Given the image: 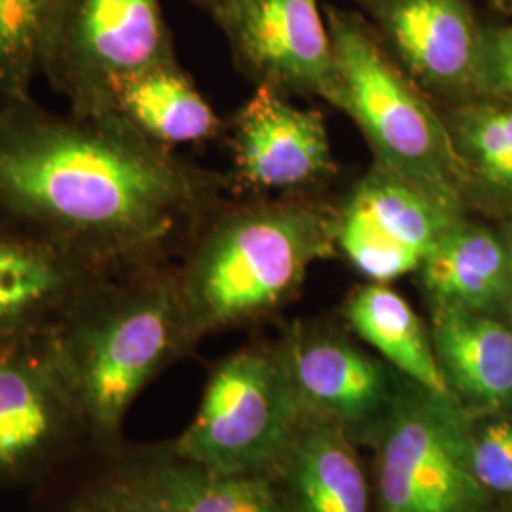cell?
Masks as SVG:
<instances>
[{
	"mask_svg": "<svg viewBox=\"0 0 512 512\" xmlns=\"http://www.w3.org/2000/svg\"><path fill=\"white\" fill-rule=\"evenodd\" d=\"M198 200L194 173L116 114L0 105V220L101 270L148 255Z\"/></svg>",
	"mask_w": 512,
	"mask_h": 512,
	"instance_id": "6da1fadb",
	"label": "cell"
},
{
	"mask_svg": "<svg viewBox=\"0 0 512 512\" xmlns=\"http://www.w3.org/2000/svg\"><path fill=\"white\" fill-rule=\"evenodd\" d=\"M99 281L74 300L50 338L69 401L109 437L186 334L177 283L152 277L109 289Z\"/></svg>",
	"mask_w": 512,
	"mask_h": 512,
	"instance_id": "7a4b0ae2",
	"label": "cell"
},
{
	"mask_svg": "<svg viewBox=\"0 0 512 512\" xmlns=\"http://www.w3.org/2000/svg\"><path fill=\"white\" fill-rule=\"evenodd\" d=\"M332 80L325 101L363 131L380 169L459 217L469 171L452 131L357 14L327 10Z\"/></svg>",
	"mask_w": 512,
	"mask_h": 512,
	"instance_id": "3957f363",
	"label": "cell"
},
{
	"mask_svg": "<svg viewBox=\"0 0 512 512\" xmlns=\"http://www.w3.org/2000/svg\"><path fill=\"white\" fill-rule=\"evenodd\" d=\"M336 220L300 203L251 207L217 220L179 281L184 334L196 336L270 310L311 264L332 253Z\"/></svg>",
	"mask_w": 512,
	"mask_h": 512,
	"instance_id": "277c9868",
	"label": "cell"
},
{
	"mask_svg": "<svg viewBox=\"0 0 512 512\" xmlns=\"http://www.w3.org/2000/svg\"><path fill=\"white\" fill-rule=\"evenodd\" d=\"M302 404L281 357L239 351L211 374L175 454L215 473L260 475L291 448Z\"/></svg>",
	"mask_w": 512,
	"mask_h": 512,
	"instance_id": "5b68a950",
	"label": "cell"
},
{
	"mask_svg": "<svg viewBox=\"0 0 512 512\" xmlns=\"http://www.w3.org/2000/svg\"><path fill=\"white\" fill-rule=\"evenodd\" d=\"M169 59L160 0H67L42 74L74 114L110 116L126 80Z\"/></svg>",
	"mask_w": 512,
	"mask_h": 512,
	"instance_id": "8992f818",
	"label": "cell"
},
{
	"mask_svg": "<svg viewBox=\"0 0 512 512\" xmlns=\"http://www.w3.org/2000/svg\"><path fill=\"white\" fill-rule=\"evenodd\" d=\"M384 512H469L480 484L452 397L425 389L395 408L378 465Z\"/></svg>",
	"mask_w": 512,
	"mask_h": 512,
	"instance_id": "52a82bcc",
	"label": "cell"
},
{
	"mask_svg": "<svg viewBox=\"0 0 512 512\" xmlns=\"http://www.w3.org/2000/svg\"><path fill=\"white\" fill-rule=\"evenodd\" d=\"M459 217L380 167L351 192L336 241L366 277L387 283L420 270Z\"/></svg>",
	"mask_w": 512,
	"mask_h": 512,
	"instance_id": "ba28073f",
	"label": "cell"
},
{
	"mask_svg": "<svg viewBox=\"0 0 512 512\" xmlns=\"http://www.w3.org/2000/svg\"><path fill=\"white\" fill-rule=\"evenodd\" d=\"M213 16L262 84L327 97L332 42L317 0H226Z\"/></svg>",
	"mask_w": 512,
	"mask_h": 512,
	"instance_id": "9c48e42d",
	"label": "cell"
},
{
	"mask_svg": "<svg viewBox=\"0 0 512 512\" xmlns=\"http://www.w3.org/2000/svg\"><path fill=\"white\" fill-rule=\"evenodd\" d=\"M410 73L429 88L459 93L478 86L484 37L467 0H365Z\"/></svg>",
	"mask_w": 512,
	"mask_h": 512,
	"instance_id": "30bf717a",
	"label": "cell"
},
{
	"mask_svg": "<svg viewBox=\"0 0 512 512\" xmlns=\"http://www.w3.org/2000/svg\"><path fill=\"white\" fill-rule=\"evenodd\" d=\"M234 154L239 177L256 188L311 183L334 169L323 116L285 101L270 84L239 112Z\"/></svg>",
	"mask_w": 512,
	"mask_h": 512,
	"instance_id": "8fae6325",
	"label": "cell"
},
{
	"mask_svg": "<svg viewBox=\"0 0 512 512\" xmlns=\"http://www.w3.org/2000/svg\"><path fill=\"white\" fill-rule=\"evenodd\" d=\"M107 274L54 243L0 220V332H14L44 311L71 306Z\"/></svg>",
	"mask_w": 512,
	"mask_h": 512,
	"instance_id": "7c38bea8",
	"label": "cell"
},
{
	"mask_svg": "<svg viewBox=\"0 0 512 512\" xmlns=\"http://www.w3.org/2000/svg\"><path fill=\"white\" fill-rule=\"evenodd\" d=\"M69 401L50 334L0 349V467L31 458L52 437L57 403Z\"/></svg>",
	"mask_w": 512,
	"mask_h": 512,
	"instance_id": "4fadbf2b",
	"label": "cell"
},
{
	"mask_svg": "<svg viewBox=\"0 0 512 512\" xmlns=\"http://www.w3.org/2000/svg\"><path fill=\"white\" fill-rule=\"evenodd\" d=\"M302 399L323 418L363 423L387 401L384 368L334 338H300L281 357Z\"/></svg>",
	"mask_w": 512,
	"mask_h": 512,
	"instance_id": "5bb4252c",
	"label": "cell"
},
{
	"mask_svg": "<svg viewBox=\"0 0 512 512\" xmlns=\"http://www.w3.org/2000/svg\"><path fill=\"white\" fill-rule=\"evenodd\" d=\"M433 348L450 391L486 408L512 404V330L484 311L435 306Z\"/></svg>",
	"mask_w": 512,
	"mask_h": 512,
	"instance_id": "9a60e30c",
	"label": "cell"
},
{
	"mask_svg": "<svg viewBox=\"0 0 512 512\" xmlns=\"http://www.w3.org/2000/svg\"><path fill=\"white\" fill-rule=\"evenodd\" d=\"M435 306L486 311L512 289V253L494 232L456 220L421 264Z\"/></svg>",
	"mask_w": 512,
	"mask_h": 512,
	"instance_id": "2e32d148",
	"label": "cell"
},
{
	"mask_svg": "<svg viewBox=\"0 0 512 512\" xmlns=\"http://www.w3.org/2000/svg\"><path fill=\"white\" fill-rule=\"evenodd\" d=\"M112 114L162 147L198 143L219 131L215 110L173 59L126 80L114 93Z\"/></svg>",
	"mask_w": 512,
	"mask_h": 512,
	"instance_id": "e0dca14e",
	"label": "cell"
},
{
	"mask_svg": "<svg viewBox=\"0 0 512 512\" xmlns=\"http://www.w3.org/2000/svg\"><path fill=\"white\" fill-rule=\"evenodd\" d=\"M287 454L300 512H368L365 475L342 423L300 425Z\"/></svg>",
	"mask_w": 512,
	"mask_h": 512,
	"instance_id": "ac0fdd59",
	"label": "cell"
},
{
	"mask_svg": "<svg viewBox=\"0 0 512 512\" xmlns=\"http://www.w3.org/2000/svg\"><path fill=\"white\" fill-rule=\"evenodd\" d=\"M349 325L421 389L452 397L433 340L403 296L382 283L368 285L349 300Z\"/></svg>",
	"mask_w": 512,
	"mask_h": 512,
	"instance_id": "d6986e66",
	"label": "cell"
},
{
	"mask_svg": "<svg viewBox=\"0 0 512 512\" xmlns=\"http://www.w3.org/2000/svg\"><path fill=\"white\" fill-rule=\"evenodd\" d=\"M158 512H289L260 475H226L198 465H160L128 484Z\"/></svg>",
	"mask_w": 512,
	"mask_h": 512,
	"instance_id": "ffe728a7",
	"label": "cell"
},
{
	"mask_svg": "<svg viewBox=\"0 0 512 512\" xmlns=\"http://www.w3.org/2000/svg\"><path fill=\"white\" fill-rule=\"evenodd\" d=\"M67 0H0V105L29 99Z\"/></svg>",
	"mask_w": 512,
	"mask_h": 512,
	"instance_id": "44dd1931",
	"label": "cell"
},
{
	"mask_svg": "<svg viewBox=\"0 0 512 512\" xmlns=\"http://www.w3.org/2000/svg\"><path fill=\"white\" fill-rule=\"evenodd\" d=\"M450 131L469 175L512 192V105H469Z\"/></svg>",
	"mask_w": 512,
	"mask_h": 512,
	"instance_id": "7402d4cb",
	"label": "cell"
},
{
	"mask_svg": "<svg viewBox=\"0 0 512 512\" xmlns=\"http://www.w3.org/2000/svg\"><path fill=\"white\" fill-rule=\"evenodd\" d=\"M471 465L476 482L482 488L511 494L512 492V423L490 425L471 442Z\"/></svg>",
	"mask_w": 512,
	"mask_h": 512,
	"instance_id": "603a6c76",
	"label": "cell"
},
{
	"mask_svg": "<svg viewBox=\"0 0 512 512\" xmlns=\"http://www.w3.org/2000/svg\"><path fill=\"white\" fill-rule=\"evenodd\" d=\"M512 105V27L484 37L478 86Z\"/></svg>",
	"mask_w": 512,
	"mask_h": 512,
	"instance_id": "cb8c5ba5",
	"label": "cell"
},
{
	"mask_svg": "<svg viewBox=\"0 0 512 512\" xmlns=\"http://www.w3.org/2000/svg\"><path fill=\"white\" fill-rule=\"evenodd\" d=\"M82 512H158L135 494L128 484L95 497Z\"/></svg>",
	"mask_w": 512,
	"mask_h": 512,
	"instance_id": "d4e9b609",
	"label": "cell"
},
{
	"mask_svg": "<svg viewBox=\"0 0 512 512\" xmlns=\"http://www.w3.org/2000/svg\"><path fill=\"white\" fill-rule=\"evenodd\" d=\"M194 2H198V4H202L205 8H209L211 12H215L226 0H194Z\"/></svg>",
	"mask_w": 512,
	"mask_h": 512,
	"instance_id": "484cf974",
	"label": "cell"
},
{
	"mask_svg": "<svg viewBox=\"0 0 512 512\" xmlns=\"http://www.w3.org/2000/svg\"><path fill=\"white\" fill-rule=\"evenodd\" d=\"M363 2H365V0H363Z\"/></svg>",
	"mask_w": 512,
	"mask_h": 512,
	"instance_id": "4316f807",
	"label": "cell"
}]
</instances>
